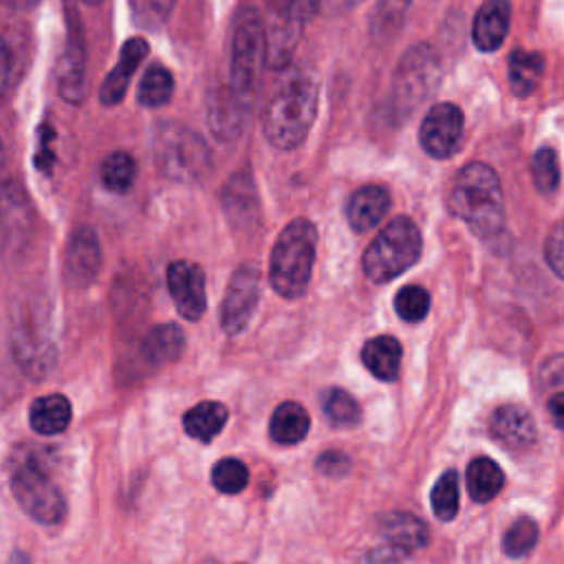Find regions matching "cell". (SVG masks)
Instances as JSON below:
<instances>
[{
  "label": "cell",
  "instance_id": "cell-1",
  "mask_svg": "<svg viewBox=\"0 0 564 564\" xmlns=\"http://www.w3.org/2000/svg\"><path fill=\"white\" fill-rule=\"evenodd\" d=\"M320 90L314 75L292 71L280 79L262 111V133L278 150L298 148L318 115Z\"/></svg>",
  "mask_w": 564,
  "mask_h": 564
},
{
  "label": "cell",
  "instance_id": "cell-2",
  "mask_svg": "<svg viewBox=\"0 0 564 564\" xmlns=\"http://www.w3.org/2000/svg\"><path fill=\"white\" fill-rule=\"evenodd\" d=\"M450 208L479 238L499 236L505 228V197L494 168L467 163L454 181Z\"/></svg>",
  "mask_w": 564,
  "mask_h": 564
},
{
  "label": "cell",
  "instance_id": "cell-3",
  "mask_svg": "<svg viewBox=\"0 0 564 564\" xmlns=\"http://www.w3.org/2000/svg\"><path fill=\"white\" fill-rule=\"evenodd\" d=\"M316 247L318 230L307 219H296L280 232L269 258V280L278 296L296 301L307 292L316 262Z\"/></svg>",
  "mask_w": 564,
  "mask_h": 564
},
{
  "label": "cell",
  "instance_id": "cell-4",
  "mask_svg": "<svg viewBox=\"0 0 564 564\" xmlns=\"http://www.w3.org/2000/svg\"><path fill=\"white\" fill-rule=\"evenodd\" d=\"M267 64L265 21L254 8H243L236 16L232 32V62H230V90L234 100L252 111L260 71Z\"/></svg>",
  "mask_w": 564,
  "mask_h": 564
},
{
  "label": "cell",
  "instance_id": "cell-5",
  "mask_svg": "<svg viewBox=\"0 0 564 564\" xmlns=\"http://www.w3.org/2000/svg\"><path fill=\"white\" fill-rule=\"evenodd\" d=\"M10 488L23 512L36 523L53 527L64 520L66 499L42 458L29 454V450L23 458H12Z\"/></svg>",
  "mask_w": 564,
  "mask_h": 564
},
{
  "label": "cell",
  "instance_id": "cell-6",
  "mask_svg": "<svg viewBox=\"0 0 564 564\" xmlns=\"http://www.w3.org/2000/svg\"><path fill=\"white\" fill-rule=\"evenodd\" d=\"M421 245L424 241L417 223L406 217H397L368 245L364 254V271L372 282L384 285L419 260Z\"/></svg>",
  "mask_w": 564,
  "mask_h": 564
},
{
  "label": "cell",
  "instance_id": "cell-7",
  "mask_svg": "<svg viewBox=\"0 0 564 564\" xmlns=\"http://www.w3.org/2000/svg\"><path fill=\"white\" fill-rule=\"evenodd\" d=\"M155 159L159 170L181 183H193L208 174L212 159L206 142L181 124H163L155 135Z\"/></svg>",
  "mask_w": 564,
  "mask_h": 564
},
{
  "label": "cell",
  "instance_id": "cell-8",
  "mask_svg": "<svg viewBox=\"0 0 564 564\" xmlns=\"http://www.w3.org/2000/svg\"><path fill=\"white\" fill-rule=\"evenodd\" d=\"M441 75L437 53L428 45L413 47L400 62L393 82V102L400 111H413L434 90Z\"/></svg>",
  "mask_w": 564,
  "mask_h": 564
},
{
  "label": "cell",
  "instance_id": "cell-9",
  "mask_svg": "<svg viewBox=\"0 0 564 564\" xmlns=\"http://www.w3.org/2000/svg\"><path fill=\"white\" fill-rule=\"evenodd\" d=\"M260 301V271L254 265H243L234 271L221 307V327L228 335H238L247 329Z\"/></svg>",
  "mask_w": 564,
  "mask_h": 564
},
{
  "label": "cell",
  "instance_id": "cell-10",
  "mask_svg": "<svg viewBox=\"0 0 564 564\" xmlns=\"http://www.w3.org/2000/svg\"><path fill=\"white\" fill-rule=\"evenodd\" d=\"M12 346L23 370L34 375V378H42L53 366L56 346L49 338L47 324L29 311H25L23 318L16 322L12 333Z\"/></svg>",
  "mask_w": 564,
  "mask_h": 564
},
{
  "label": "cell",
  "instance_id": "cell-11",
  "mask_svg": "<svg viewBox=\"0 0 564 564\" xmlns=\"http://www.w3.org/2000/svg\"><path fill=\"white\" fill-rule=\"evenodd\" d=\"M170 298L181 318L197 322L208 307L206 273L199 265L187 260H174L165 273Z\"/></svg>",
  "mask_w": 564,
  "mask_h": 564
},
{
  "label": "cell",
  "instance_id": "cell-12",
  "mask_svg": "<svg viewBox=\"0 0 564 564\" xmlns=\"http://www.w3.org/2000/svg\"><path fill=\"white\" fill-rule=\"evenodd\" d=\"M463 137V113L458 107L443 102L434 105L421 122V148L434 159H447L456 152Z\"/></svg>",
  "mask_w": 564,
  "mask_h": 564
},
{
  "label": "cell",
  "instance_id": "cell-13",
  "mask_svg": "<svg viewBox=\"0 0 564 564\" xmlns=\"http://www.w3.org/2000/svg\"><path fill=\"white\" fill-rule=\"evenodd\" d=\"M102 269V249L100 241L90 228H82L73 234L66 260H64V273L71 287H88L93 280L98 278Z\"/></svg>",
  "mask_w": 564,
  "mask_h": 564
},
{
  "label": "cell",
  "instance_id": "cell-14",
  "mask_svg": "<svg viewBox=\"0 0 564 564\" xmlns=\"http://www.w3.org/2000/svg\"><path fill=\"white\" fill-rule=\"evenodd\" d=\"M146 56H148V42L144 38L126 40V45L120 51L118 66L107 75V79L102 84V90H100L102 105L115 107L124 100L128 84L133 79V73L137 71V66L144 62Z\"/></svg>",
  "mask_w": 564,
  "mask_h": 564
},
{
  "label": "cell",
  "instance_id": "cell-15",
  "mask_svg": "<svg viewBox=\"0 0 564 564\" xmlns=\"http://www.w3.org/2000/svg\"><path fill=\"white\" fill-rule=\"evenodd\" d=\"M247 115H249V111L234 100L230 86H217L210 93L208 120H210V128L217 139H221V142L238 139Z\"/></svg>",
  "mask_w": 564,
  "mask_h": 564
},
{
  "label": "cell",
  "instance_id": "cell-16",
  "mask_svg": "<svg viewBox=\"0 0 564 564\" xmlns=\"http://www.w3.org/2000/svg\"><path fill=\"white\" fill-rule=\"evenodd\" d=\"M58 86H60V96L64 98V102H69V105L84 102V96H86V56H84L82 29H77V27H71L69 47H66V53L62 56V64H60Z\"/></svg>",
  "mask_w": 564,
  "mask_h": 564
},
{
  "label": "cell",
  "instance_id": "cell-17",
  "mask_svg": "<svg viewBox=\"0 0 564 564\" xmlns=\"http://www.w3.org/2000/svg\"><path fill=\"white\" fill-rule=\"evenodd\" d=\"M391 210V195L382 185H364L351 197L346 206L348 223L355 232L378 228Z\"/></svg>",
  "mask_w": 564,
  "mask_h": 564
},
{
  "label": "cell",
  "instance_id": "cell-18",
  "mask_svg": "<svg viewBox=\"0 0 564 564\" xmlns=\"http://www.w3.org/2000/svg\"><path fill=\"white\" fill-rule=\"evenodd\" d=\"M512 5L507 0H488V3L477 12L473 25V40L479 51H496L510 32Z\"/></svg>",
  "mask_w": 564,
  "mask_h": 564
},
{
  "label": "cell",
  "instance_id": "cell-19",
  "mask_svg": "<svg viewBox=\"0 0 564 564\" xmlns=\"http://www.w3.org/2000/svg\"><path fill=\"white\" fill-rule=\"evenodd\" d=\"M490 432L505 447L527 450L536 441V426L531 415L520 406H501L490 421Z\"/></svg>",
  "mask_w": 564,
  "mask_h": 564
},
{
  "label": "cell",
  "instance_id": "cell-20",
  "mask_svg": "<svg viewBox=\"0 0 564 564\" xmlns=\"http://www.w3.org/2000/svg\"><path fill=\"white\" fill-rule=\"evenodd\" d=\"M361 361L378 380L395 382L402 368V344L393 335L372 338L361 351Z\"/></svg>",
  "mask_w": 564,
  "mask_h": 564
},
{
  "label": "cell",
  "instance_id": "cell-21",
  "mask_svg": "<svg viewBox=\"0 0 564 564\" xmlns=\"http://www.w3.org/2000/svg\"><path fill=\"white\" fill-rule=\"evenodd\" d=\"M311 430V417L298 402L280 404L269 419V437L280 445H296Z\"/></svg>",
  "mask_w": 564,
  "mask_h": 564
},
{
  "label": "cell",
  "instance_id": "cell-22",
  "mask_svg": "<svg viewBox=\"0 0 564 564\" xmlns=\"http://www.w3.org/2000/svg\"><path fill=\"white\" fill-rule=\"evenodd\" d=\"M382 536L389 547L408 553L428 544V527L417 516L393 512L382 520Z\"/></svg>",
  "mask_w": 564,
  "mask_h": 564
},
{
  "label": "cell",
  "instance_id": "cell-23",
  "mask_svg": "<svg viewBox=\"0 0 564 564\" xmlns=\"http://www.w3.org/2000/svg\"><path fill=\"white\" fill-rule=\"evenodd\" d=\"M73 417L71 402L64 395H47L38 397L29 408V424L34 432L42 437L62 434Z\"/></svg>",
  "mask_w": 564,
  "mask_h": 564
},
{
  "label": "cell",
  "instance_id": "cell-24",
  "mask_svg": "<svg viewBox=\"0 0 564 564\" xmlns=\"http://www.w3.org/2000/svg\"><path fill=\"white\" fill-rule=\"evenodd\" d=\"M185 348V335L176 324L155 327L142 342V357L150 366H165L181 357Z\"/></svg>",
  "mask_w": 564,
  "mask_h": 564
},
{
  "label": "cell",
  "instance_id": "cell-25",
  "mask_svg": "<svg viewBox=\"0 0 564 564\" xmlns=\"http://www.w3.org/2000/svg\"><path fill=\"white\" fill-rule=\"evenodd\" d=\"M228 417L230 413L221 402H201L183 415V430L187 437L210 443L223 432Z\"/></svg>",
  "mask_w": 564,
  "mask_h": 564
},
{
  "label": "cell",
  "instance_id": "cell-26",
  "mask_svg": "<svg viewBox=\"0 0 564 564\" xmlns=\"http://www.w3.org/2000/svg\"><path fill=\"white\" fill-rule=\"evenodd\" d=\"M467 492L477 503H490L496 499L505 486V475L499 463L488 456L475 458L467 465Z\"/></svg>",
  "mask_w": 564,
  "mask_h": 564
},
{
  "label": "cell",
  "instance_id": "cell-27",
  "mask_svg": "<svg viewBox=\"0 0 564 564\" xmlns=\"http://www.w3.org/2000/svg\"><path fill=\"white\" fill-rule=\"evenodd\" d=\"M544 75V58L536 51L516 49L510 56V88L516 98H527Z\"/></svg>",
  "mask_w": 564,
  "mask_h": 564
},
{
  "label": "cell",
  "instance_id": "cell-28",
  "mask_svg": "<svg viewBox=\"0 0 564 564\" xmlns=\"http://www.w3.org/2000/svg\"><path fill=\"white\" fill-rule=\"evenodd\" d=\"M174 93V79H172V73L161 66V64H155L150 66L146 73H144V79L139 82V90H137V98H139V105L146 107V109H159V107H165L172 98Z\"/></svg>",
  "mask_w": 564,
  "mask_h": 564
},
{
  "label": "cell",
  "instance_id": "cell-29",
  "mask_svg": "<svg viewBox=\"0 0 564 564\" xmlns=\"http://www.w3.org/2000/svg\"><path fill=\"white\" fill-rule=\"evenodd\" d=\"M135 176H137L135 159L122 150L109 155L100 165V179H102L105 187L115 195L128 193L135 183Z\"/></svg>",
  "mask_w": 564,
  "mask_h": 564
},
{
  "label": "cell",
  "instance_id": "cell-30",
  "mask_svg": "<svg viewBox=\"0 0 564 564\" xmlns=\"http://www.w3.org/2000/svg\"><path fill=\"white\" fill-rule=\"evenodd\" d=\"M269 21L303 27L318 14L320 0H265Z\"/></svg>",
  "mask_w": 564,
  "mask_h": 564
},
{
  "label": "cell",
  "instance_id": "cell-31",
  "mask_svg": "<svg viewBox=\"0 0 564 564\" xmlns=\"http://www.w3.org/2000/svg\"><path fill=\"white\" fill-rule=\"evenodd\" d=\"M322 410L335 428H355L361 419L355 397L342 389H331L322 395Z\"/></svg>",
  "mask_w": 564,
  "mask_h": 564
},
{
  "label": "cell",
  "instance_id": "cell-32",
  "mask_svg": "<svg viewBox=\"0 0 564 564\" xmlns=\"http://www.w3.org/2000/svg\"><path fill=\"white\" fill-rule=\"evenodd\" d=\"M223 201L232 219L245 221L256 210V193H254L252 179L247 174H236L225 187Z\"/></svg>",
  "mask_w": 564,
  "mask_h": 564
},
{
  "label": "cell",
  "instance_id": "cell-33",
  "mask_svg": "<svg viewBox=\"0 0 564 564\" xmlns=\"http://www.w3.org/2000/svg\"><path fill=\"white\" fill-rule=\"evenodd\" d=\"M249 483V469L243 461L238 458H221L212 467V486L228 496L241 494Z\"/></svg>",
  "mask_w": 564,
  "mask_h": 564
},
{
  "label": "cell",
  "instance_id": "cell-34",
  "mask_svg": "<svg viewBox=\"0 0 564 564\" xmlns=\"http://www.w3.org/2000/svg\"><path fill=\"white\" fill-rule=\"evenodd\" d=\"M430 501H432L434 516L439 520H452L458 514V505H461L458 475L454 473V469H447V473L434 483Z\"/></svg>",
  "mask_w": 564,
  "mask_h": 564
},
{
  "label": "cell",
  "instance_id": "cell-35",
  "mask_svg": "<svg viewBox=\"0 0 564 564\" xmlns=\"http://www.w3.org/2000/svg\"><path fill=\"white\" fill-rule=\"evenodd\" d=\"M174 3L176 0H131L133 19L139 27L157 32L168 23Z\"/></svg>",
  "mask_w": 564,
  "mask_h": 564
},
{
  "label": "cell",
  "instance_id": "cell-36",
  "mask_svg": "<svg viewBox=\"0 0 564 564\" xmlns=\"http://www.w3.org/2000/svg\"><path fill=\"white\" fill-rule=\"evenodd\" d=\"M395 311L404 322L417 324L426 320L430 311V294L424 287L408 285L395 296Z\"/></svg>",
  "mask_w": 564,
  "mask_h": 564
},
{
  "label": "cell",
  "instance_id": "cell-37",
  "mask_svg": "<svg viewBox=\"0 0 564 564\" xmlns=\"http://www.w3.org/2000/svg\"><path fill=\"white\" fill-rule=\"evenodd\" d=\"M534 183L542 195H551L560 185V165L553 148H540L531 161Z\"/></svg>",
  "mask_w": 564,
  "mask_h": 564
},
{
  "label": "cell",
  "instance_id": "cell-38",
  "mask_svg": "<svg viewBox=\"0 0 564 564\" xmlns=\"http://www.w3.org/2000/svg\"><path fill=\"white\" fill-rule=\"evenodd\" d=\"M538 542V525L531 518H518L505 534L503 547L505 553L512 557L527 555Z\"/></svg>",
  "mask_w": 564,
  "mask_h": 564
},
{
  "label": "cell",
  "instance_id": "cell-39",
  "mask_svg": "<svg viewBox=\"0 0 564 564\" xmlns=\"http://www.w3.org/2000/svg\"><path fill=\"white\" fill-rule=\"evenodd\" d=\"M544 258L551 271L564 280V221L555 223L549 232L544 243Z\"/></svg>",
  "mask_w": 564,
  "mask_h": 564
},
{
  "label": "cell",
  "instance_id": "cell-40",
  "mask_svg": "<svg viewBox=\"0 0 564 564\" xmlns=\"http://www.w3.org/2000/svg\"><path fill=\"white\" fill-rule=\"evenodd\" d=\"M406 8H408V0H382L378 5V12H375V21H372L375 29L380 32L395 29L404 19Z\"/></svg>",
  "mask_w": 564,
  "mask_h": 564
},
{
  "label": "cell",
  "instance_id": "cell-41",
  "mask_svg": "<svg viewBox=\"0 0 564 564\" xmlns=\"http://www.w3.org/2000/svg\"><path fill=\"white\" fill-rule=\"evenodd\" d=\"M318 469L324 477H344L351 469V458L344 452H324L318 458Z\"/></svg>",
  "mask_w": 564,
  "mask_h": 564
},
{
  "label": "cell",
  "instance_id": "cell-42",
  "mask_svg": "<svg viewBox=\"0 0 564 564\" xmlns=\"http://www.w3.org/2000/svg\"><path fill=\"white\" fill-rule=\"evenodd\" d=\"M51 142H53V128L51 126H45L40 131V144H38V168L40 170H51L56 157H53V150H51Z\"/></svg>",
  "mask_w": 564,
  "mask_h": 564
},
{
  "label": "cell",
  "instance_id": "cell-43",
  "mask_svg": "<svg viewBox=\"0 0 564 564\" xmlns=\"http://www.w3.org/2000/svg\"><path fill=\"white\" fill-rule=\"evenodd\" d=\"M10 77H12V49L3 38H0V100L5 96Z\"/></svg>",
  "mask_w": 564,
  "mask_h": 564
},
{
  "label": "cell",
  "instance_id": "cell-44",
  "mask_svg": "<svg viewBox=\"0 0 564 564\" xmlns=\"http://www.w3.org/2000/svg\"><path fill=\"white\" fill-rule=\"evenodd\" d=\"M542 380L551 387H564V355L551 357L542 366Z\"/></svg>",
  "mask_w": 564,
  "mask_h": 564
},
{
  "label": "cell",
  "instance_id": "cell-45",
  "mask_svg": "<svg viewBox=\"0 0 564 564\" xmlns=\"http://www.w3.org/2000/svg\"><path fill=\"white\" fill-rule=\"evenodd\" d=\"M547 408H549V415H551L553 424H555L560 430H564V393H555V395L549 400Z\"/></svg>",
  "mask_w": 564,
  "mask_h": 564
},
{
  "label": "cell",
  "instance_id": "cell-46",
  "mask_svg": "<svg viewBox=\"0 0 564 564\" xmlns=\"http://www.w3.org/2000/svg\"><path fill=\"white\" fill-rule=\"evenodd\" d=\"M359 3V0H329L331 10H351Z\"/></svg>",
  "mask_w": 564,
  "mask_h": 564
},
{
  "label": "cell",
  "instance_id": "cell-47",
  "mask_svg": "<svg viewBox=\"0 0 564 564\" xmlns=\"http://www.w3.org/2000/svg\"><path fill=\"white\" fill-rule=\"evenodd\" d=\"M8 3H12L16 8H32V5L40 3V0H8Z\"/></svg>",
  "mask_w": 564,
  "mask_h": 564
},
{
  "label": "cell",
  "instance_id": "cell-48",
  "mask_svg": "<svg viewBox=\"0 0 564 564\" xmlns=\"http://www.w3.org/2000/svg\"><path fill=\"white\" fill-rule=\"evenodd\" d=\"M82 3H86V5H100V3H105V0H82Z\"/></svg>",
  "mask_w": 564,
  "mask_h": 564
},
{
  "label": "cell",
  "instance_id": "cell-49",
  "mask_svg": "<svg viewBox=\"0 0 564 564\" xmlns=\"http://www.w3.org/2000/svg\"><path fill=\"white\" fill-rule=\"evenodd\" d=\"M0 163H3V146H0Z\"/></svg>",
  "mask_w": 564,
  "mask_h": 564
}]
</instances>
